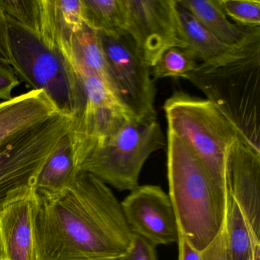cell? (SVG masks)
<instances>
[{
    "label": "cell",
    "instance_id": "cell-9",
    "mask_svg": "<svg viewBox=\"0 0 260 260\" xmlns=\"http://www.w3.org/2000/svg\"><path fill=\"white\" fill-rule=\"evenodd\" d=\"M84 89L86 106L69 132L76 169L86 156L134 119L103 81L76 68Z\"/></svg>",
    "mask_w": 260,
    "mask_h": 260
},
{
    "label": "cell",
    "instance_id": "cell-26",
    "mask_svg": "<svg viewBox=\"0 0 260 260\" xmlns=\"http://www.w3.org/2000/svg\"><path fill=\"white\" fill-rule=\"evenodd\" d=\"M0 64L12 66L10 45H9L8 25L4 10L0 5Z\"/></svg>",
    "mask_w": 260,
    "mask_h": 260
},
{
    "label": "cell",
    "instance_id": "cell-18",
    "mask_svg": "<svg viewBox=\"0 0 260 260\" xmlns=\"http://www.w3.org/2000/svg\"><path fill=\"white\" fill-rule=\"evenodd\" d=\"M84 25L99 34L120 37L126 33L124 0H82Z\"/></svg>",
    "mask_w": 260,
    "mask_h": 260
},
{
    "label": "cell",
    "instance_id": "cell-19",
    "mask_svg": "<svg viewBox=\"0 0 260 260\" xmlns=\"http://www.w3.org/2000/svg\"><path fill=\"white\" fill-rule=\"evenodd\" d=\"M226 230V260H252L253 241L255 240L252 237L240 208L230 196L228 197Z\"/></svg>",
    "mask_w": 260,
    "mask_h": 260
},
{
    "label": "cell",
    "instance_id": "cell-23",
    "mask_svg": "<svg viewBox=\"0 0 260 260\" xmlns=\"http://www.w3.org/2000/svg\"><path fill=\"white\" fill-rule=\"evenodd\" d=\"M117 260H157L156 246L141 236L133 234L130 247Z\"/></svg>",
    "mask_w": 260,
    "mask_h": 260
},
{
    "label": "cell",
    "instance_id": "cell-25",
    "mask_svg": "<svg viewBox=\"0 0 260 260\" xmlns=\"http://www.w3.org/2000/svg\"><path fill=\"white\" fill-rule=\"evenodd\" d=\"M202 260H226V221L217 238L202 252Z\"/></svg>",
    "mask_w": 260,
    "mask_h": 260
},
{
    "label": "cell",
    "instance_id": "cell-14",
    "mask_svg": "<svg viewBox=\"0 0 260 260\" xmlns=\"http://www.w3.org/2000/svg\"><path fill=\"white\" fill-rule=\"evenodd\" d=\"M0 260H38L33 194L0 211Z\"/></svg>",
    "mask_w": 260,
    "mask_h": 260
},
{
    "label": "cell",
    "instance_id": "cell-20",
    "mask_svg": "<svg viewBox=\"0 0 260 260\" xmlns=\"http://www.w3.org/2000/svg\"><path fill=\"white\" fill-rule=\"evenodd\" d=\"M199 63L186 48H171L166 51L150 68L153 81L166 77H185L197 68Z\"/></svg>",
    "mask_w": 260,
    "mask_h": 260
},
{
    "label": "cell",
    "instance_id": "cell-15",
    "mask_svg": "<svg viewBox=\"0 0 260 260\" xmlns=\"http://www.w3.org/2000/svg\"><path fill=\"white\" fill-rule=\"evenodd\" d=\"M177 13L186 49L196 60L200 61L201 64L219 66L260 50V42L245 47L226 45L205 28L189 12L178 4Z\"/></svg>",
    "mask_w": 260,
    "mask_h": 260
},
{
    "label": "cell",
    "instance_id": "cell-21",
    "mask_svg": "<svg viewBox=\"0 0 260 260\" xmlns=\"http://www.w3.org/2000/svg\"><path fill=\"white\" fill-rule=\"evenodd\" d=\"M228 19L246 28H260L259 0H219Z\"/></svg>",
    "mask_w": 260,
    "mask_h": 260
},
{
    "label": "cell",
    "instance_id": "cell-2",
    "mask_svg": "<svg viewBox=\"0 0 260 260\" xmlns=\"http://www.w3.org/2000/svg\"><path fill=\"white\" fill-rule=\"evenodd\" d=\"M0 5L8 25L12 68L75 124L86 95L65 45L56 0H0Z\"/></svg>",
    "mask_w": 260,
    "mask_h": 260
},
{
    "label": "cell",
    "instance_id": "cell-5",
    "mask_svg": "<svg viewBox=\"0 0 260 260\" xmlns=\"http://www.w3.org/2000/svg\"><path fill=\"white\" fill-rule=\"evenodd\" d=\"M185 80L200 89L260 150V50L219 66L199 63Z\"/></svg>",
    "mask_w": 260,
    "mask_h": 260
},
{
    "label": "cell",
    "instance_id": "cell-11",
    "mask_svg": "<svg viewBox=\"0 0 260 260\" xmlns=\"http://www.w3.org/2000/svg\"><path fill=\"white\" fill-rule=\"evenodd\" d=\"M132 234L154 246L178 243L179 228L170 196L159 185H139L121 202Z\"/></svg>",
    "mask_w": 260,
    "mask_h": 260
},
{
    "label": "cell",
    "instance_id": "cell-1",
    "mask_svg": "<svg viewBox=\"0 0 260 260\" xmlns=\"http://www.w3.org/2000/svg\"><path fill=\"white\" fill-rule=\"evenodd\" d=\"M33 220L38 260H117L133 238L110 187L85 172L61 192L35 191Z\"/></svg>",
    "mask_w": 260,
    "mask_h": 260
},
{
    "label": "cell",
    "instance_id": "cell-12",
    "mask_svg": "<svg viewBox=\"0 0 260 260\" xmlns=\"http://www.w3.org/2000/svg\"><path fill=\"white\" fill-rule=\"evenodd\" d=\"M226 183L228 194L240 208L252 237L260 241V150L244 138L230 150Z\"/></svg>",
    "mask_w": 260,
    "mask_h": 260
},
{
    "label": "cell",
    "instance_id": "cell-8",
    "mask_svg": "<svg viewBox=\"0 0 260 260\" xmlns=\"http://www.w3.org/2000/svg\"><path fill=\"white\" fill-rule=\"evenodd\" d=\"M98 34L110 77L111 89L118 103L138 121H156V87L150 68L138 55L127 35L112 37Z\"/></svg>",
    "mask_w": 260,
    "mask_h": 260
},
{
    "label": "cell",
    "instance_id": "cell-17",
    "mask_svg": "<svg viewBox=\"0 0 260 260\" xmlns=\"http://www.w3.org/2000/svg\"><path fill=\"white\" fill-rule=\"evenodd\" d=\"M78 173L68 133L59 141L42 167L35 191L47 194L61 192L74 182Z\"/></svg>",
    "mask_w": 260,
    "mask_h": 260
},
{
    "label": "cell",
    "instance_id": "cell-10",
    "mask_svg": "<svg viewBox=\"0 0 260 260\" xmlns=\"http://www.w3.org/2000/svg\"><path fill=\"white\" fill-rule=\"evenodd\" d=\"M124 4L126 33L150 68L170 48H187L176 0H124Z\"/></svg>",
    "mask_w": 260,
    "mask_h": 260
},
{
    "label": "cell",
    "instance_id": "cell-13",
    "mask_svg": "<svg viewBox=\"0 0 260 260\" xmlns=\"http://www.w3.org/2000/svg\"><path fill=\"white\" fill-rule=\"evenodd\" d=\"M42 90H32L0 103V153L28 131L57 113Z\"/></svg>",
    "mask_w": 260,
    "mask_h": 260
},
{
    "label": "cell",
    "instance_id": "cell-27",
    "mask_svg": "<svg viewBox=\"0 0 260 260\" xmlns=\"http://www.w3.org/2000/svg\"><path fill=\"white\" fill-rule=\"evenodd\" d=\"M179 260H202V252L194 249L179 233Z\"/></svg>",
    "mask_w": 260,
    "mask_h": 260
},
{
    "label": "cell",
    "instance_id": "cell-4",
    "mask_svg": "<svg viewBox=\"0 0 260 260\" xmlns=\"http://www.w3.org/2000/svg\"><path fill=\"white\" fill-rule=\"evenodd\" d=\"M162 109L167 129L176 134L191 148L213 182L228 194V154L233 144L240 138L246 139L245 137L207 99L176 91L166 100Z\"/></svg>",
    "mask_w": 260,
    "mask_h": 260
},
{
    "label": "cell",
    "instance_id": "cell-24",
    "mask_svg": "<svg viewBox=\"0 0 260 260\" xmlns=\"http://www.w3.org/2000/svg\"><path fill=\"white\" fill-rule=\"evenodd\" d=\"M20 80L13 68L0 64V100L9 101L13 98L12 93L20 85Z\"/></svg>",
    "mask_w": 260,
    "mask_h": 260
},
{
    "label": "cell",
    "instance_id": "cell-28",
    "mask_svg": "<svg viewBox=\"0 0 260 260\" xmlns=\"http://www.w3.org/2000/svg\"><path fill=\"white\" fill-rule=\"evenodd\" d=\"M252 260H260V245L255 244L252 252Z\"/></svg>",
    "mask_w": 260,
    "mask_h": 260
},
{
    "label": "cell",
    "instance_id": "cell-16",
    "mask_svg": "<svg viewBox=\"0 0 260 260\" xmlns=\"http://www.w3.org/2000/svg\"><path fill=\"white\" fill-rule=\"evenodd\" d=\"M219 40L233 47H245L260 42V28H246L231 22L219 0H176Z\"/></svg>",
    "mask_w": 260,
    "mask_h": 260
},
{
    "label": "cell",
    "instance_id": "cell-22",
    "mask_svg": "<svg viewBox=\"0 0 260 260\" xmlns=\"http://www.w3.org/2000/svg\"><path fill=\"white\" fill-rule=\"evenodd\" d=\"M56 4L62 22L71 32L84 26L82 0H56Z\"/></svg>",
    "mask_w": 260,
    "mask_h": 260
},
{
    "label": "cell",
    "instance_id": "cell-3",
    "mask_svg": "<svg viewBox=\"0 0 260 260\" xmlns=\"http://www.w3.org/2000/svg\"><path fill=\"white\" fill-rule=\"evenodd\" d=\"M166 147L168 194L179 233L203 252L224 226L229 194L213 182L191 148L168 129Z\"/></svg>",
    "mask_w": 260,
    "mask_h": 260
},
{
    "label": "cell",
    "instance_id": "cell-7",
    "mask_svg": "<svg viewBox=\"0 0 260 260\" xmlns=\"http://www.w3.org/2000/svg\"><path fill=\"white\" fill-rule=\"evenodd\" d=\"M73 124L57 112L0 153V211L34 193L42 167Z\"/></svg>",
    "mask_w": 260,
    "mask_h": 260
},
{
    "label": "cell",
    "instance_id": "cell-6",
    "mask_svg": "<svg viewBox=\"0 0 260 260\" xmlns=\"http://www.w3.org/2000/svg\"><path fill=\"white\" fill-rule=\"evenodd\" d=\"M166 146L167 138L157 120H127L116 134L86 156L77 171L90 173L118 191H132L139 186L146 161Z\"/></svg>",
    "mask_w": 260,
    "mask_h": 260
}]
</instances>
